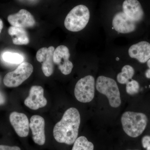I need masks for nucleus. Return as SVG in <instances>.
Returning <instances> with one entry per match:
<instances>
[{"label":"nucleus","mask_w":150,"mask_h":150,"mask_svg":"<svg viewBox=\"0 0 150 150\" xmlns=\"http://www.w3.org/2000/svg\"><path fill=\"white\" fill-rule=\"evenodd\" d=\"M70 56L69 48L64 45L58 46L54 51V64L58 65L59 69L63 74H69L74 67L73 63L69 60Z\"/></svg>","instance_id":"0eeeda50"},{"label":"nucleus","mask_w":150,"mask_h":150,"mask_svg":"<svg viewBox=\"0 0 150 150\" xmlns=\"http://www.w3.org/2000/svg\"><path fill=\"white\" fill-rule=\"evenodd\" d=\"M47 103L43 88L39 86H32L30 90L29 96L25 100V106L32 110H36L46 106Z\"/></svg>","instance_id":"1a4fd4ad"},{"label":"nucleus","mask_w":150,"mask_h":150,"mask_svg":"<svg viewBox=\"0 0 150 150\" xmlns=\"http://www.w3.org/2000/svg\"><path fill=\"white\" fill-rule=\"evenodd\" d=\"M55 48L51 46L48 48L43 47L36 53L37 61L42 64V71L46 76L52 75L54 71V54Z\"/></svg>","instance_id":"6e6552de"},{"label":"nucleus","mask_w":150,"mask_h":150,"mask_svg":"<svg viewBox=\"0 0 150 150\" xmlns=\"http://www.w3.org/2000/svg\"><path fill=\"white\" fill-rule=\"evenodd\" d=\"M8 33L12 38L13 44L23 45L29 43V36L25 28L11 26L8 28Z\"/></svg>","instance_id":"dca6fc26"},{"label":"nucleus","mask_w":150,"mask_h":150,"mask_svg":"<svg viewBox=\"0 0 150 150\" xmlns=\"http://www.w3.org/2000/svg\"><path fill=\"white\" fill-rule=\"evenodd\" d=\"M145 76H146V77L148 78V79H150V69H148V70H146V71L145 73Z\"/></svg>","instance_id":"b1692460"},{"label":"nucleus","mask_w":150,"mask_h":150,"mask_svg":"<svg viewBox=\"0 0 150 150\" xmlns=\"http://www.w3.org/2000/svg\"><path fill=\"white\" fill-rule=\"evenodd\" d=\"M96 88L107 97L111 107L117 108L121 103L120 93L115 81L111 78L100 76L96 81Z\"/></svg>","instance_id":"20e7f679"},{"label":"nucleus","mask_w":150,"mask_h":150,"mask_svg":"<svg viewBox=\"0 0 150 150\" xmlns=\"http://www.w3.org/2000/svg\"><path fill=\"white\" fill-rule=\"evenodd\" d=\"M134 73L133 67L129 65H126L122 68L121 72L117 75V81L120 83L126 84L134 76Z\"/></svg>","instance_id":"f3484780"},{"label":"nucleus","mask_w":150,"mask_h":150,"mask_svg":"<svg viewBox=\"0 0 150 150\" xmlns=\"http://www.w3.org/2000/svg\"><path fill=\"white\" fill-rule=\"evenodd\" d=\"M2 57L4 61L11 64H21L24 60L23 56L21 54L8 51L3 53Z\"/></svg>","instance_id":"6ab92c4d"},{"label":"nucleus","mask_w":150,"mask_h":150,"mask_svg":"<svg viewBox=\"0 0 150 150\" xmlns=\"http://www.w3.org/2000/svg\"><path fill=\"white\" fill-rule=\"evenodd\" d=\"M3 28V22L2 20L0 18V34Z\"/></svg>","instance_id":"393cba45"},{"label":"nucleus","mask_w":150,"mask_h":150,"mask_svg":"<svg viewBox=\"0 0 150 150\" xmlns=\"http://www.w3.org/2000/svg\"><path fill=\"white\" fill-rule=\"evenodd\" d=\"M45 125V120L40 115H33L30 118L29 127L32 131L33 139L40 146L44 145L46 142Z\"/></svg>","instance_id":"9d476101"},{"label":"nucleus","mask_w":150,"mask_h":150,"mask_svg":"<svg viewBox=\"0 0 150 150\" xmlns=\"http://www.w3.org/2000/svg\"><path fill=\"white\" fill-rule=\"evenodd\" d=\"M112 25L116 31L121 33L133 32L137 27V23L129 18L123 12L118 13L114 16Z\"/></svg>","instance_id":"ddd939ff"},{"label":"nucleus","mask_w":150,"mask_h":150,"mask_svg":"<svg viewBox=\"0 0 150 150\" xmlns=\"http://www.w3.org/2000/svg\"><path fill=\"white\" fill-rule=\"evenodd\" d=\"M33 68L28 62H23L13 71L5 76L4 83L8 87H16L21 85L32 74Z\"/></svg>","instance_id":"39448f33"},{"label":"nucleus","mask_w":150,"mask_h":150,"mask_svg":"<svg viewBox=\"0 0 150 150\" xmlns=\"http://www.w3.org/2000/svg\"><path fill=\"white\" fill-rule=\"evenodd\" d=\"M80 123L79 110L73 107L67 109L61 121L54 126L53 130L54 139L59 143L73 144L78 138Z\"/></svg>","instance_id":"f257e3e1"},{"label":"nucleus","mask_w":150,"mask_h":150,"mask_svg":"<svg viewBox=\"0 0 150 150\" xmlns=\"http://www.w3.org/2000/svg\"><path fill=\"white\" fill-rule=\"evenodd\" d=\"M0 150H21L20 148L17 146H10L6 145H0Z\"/></svg>","instance_id":"4be33fe9"},{"label":"nucleus","mask_w":150,"mask_h":150,"mask_svg":"<svg viewBox=\"0 0 150 150\" xmlns=\"http://www.w3.org/2000/svg\"><path fill=\"white\" fill-rule=\"evenodd\" d=\"M8 21L12 26L28 28L33 27L35 21L33 16L26 10L22 9L18 12L10 15L8 17Z\"/></svg>","instance_id":"9b49d317"},{"label":"nucleus","mask_w":150,"mask_h":150,"mask_svg":"<svg viewBox=\"0 0 150 150\" xmlns=\"http://www.w3.org/2000/svg\"><path fill=\"white\" fill-rule=\"evenodd\" d=\"M94 145L86 137L78 138L74 144L72 150H93Z\"/></svg>","instance_id":"a211bd4d"},{"label":"nucleus","mask_w":150,"mask_h":150,"mask_svg":"<svg viewBox=\"0 0 150 150\" xmlns=\"http://www.w3.org/2000/svg\"><path fill=\"white\" fill-rule=\"evenodd\" d=\"M147 65L149 67V69H150V59L147 61Z\"/></svg>","instance_id":"a878e982"},{"label":"nucleus","mask_w":150,"mask_h":150,"mask_svg":"<svg viewBox=\"0 0 150 150\" xmlns=\"http://www.w3.org/2000/svg\"><path fill=\"white\" fill-rule=\"evenodd\" d=\"M95 86V79L93 76L89 75L82 78L75 86V97L81 103L91 102L94 97Z\"/></svg>","instance_id":"423d86ee"},{"label":"nucleus","mask_w":150,"mask_h":150,"mask_svg":"<svg viewBox=\"0 0 150 150\" xmlns=\"http://www.w3.org/2000/svg\"><path fill=\"white\" fill-rule=\"evenodd\" d=\"M5 102V98L1 93L0 92V105L4 103Z\"/></svg>","instance_id":"5701e85b"},{"label":"nucleus","mask_w":150,"mask_h":150,"mask_svg":"<svg viewBox=\"0 0 150 150\" xmlns=\"http://www.w3.org/2000/svg\"><path fill=\"white\" fill-rule=\"evenodd\" d=\"M123 12L136 23L139 22L144 17V11L138 0H125L123 4Z\"/></svg>","instance_id":"4468645a"},{"label":"nucleus","mask_w":150,"mask_h":150,"mask_svg":"<svg viewBox=\"0 0 150 150\" xmlns=\"http://www.w3.org/2000/svg\"><path fill=\"white\" fill-rule=\"evenodd\" d=\"M10 121L19 137H25L29 134V123L27 116L23 113L13 112L9 116Z\"/></svg>","instance_id":"f8f14e48"},{"label":"nucleus","mask_w":150,"mask_h":150,"mask_svg":"<svg viewBox=\"0 0 150 150\" xmlns=\"http://www.w3.org/2000/svg\"><path fill=\"white\" fill-rule=\"evenodd\" d=\"M129 54L140 63H146L150 59V43L143 41L134 44L129 48Z\"/></svg>","instance_id":"2eb2a0df"},{"label":"nucleus","mask_w":150,"mask_h":150,"mask_svg":"<svg viewBox=\"0 0 150 150\" xmlns=\"http://www.w3.org/2000/svg\"><path fill=\"white\" fill-rule=\"evenodd\" d=\"M90 11L83 5L75 6L67 15L64 21L66 28L72 32H78L84 29L89 21Z\"/></svg>","instance_id":"7ed1b4c3"},{"label":"nucleus","mask_w":150,"mask_h":150,"mask_svg":"<svg viewBox=\"0 0 150 150\" xmlns=\"http://www.w3.org/2000/svg\"><path fill=\"white\" fill-rule=\"evenodd\" d=\"M142 144L143 147L146 150H150V136H144L142 139Z\"/></svg>","instance_id":"412c9836"},{"label":"nucleus","mask_w":150,"mask_h":150,"mask_svg":"<svg viewBox=\"0 0 150 150\" xmlns=\"http://www.w3.org/2000/svg\"><path fill=\"white\" fill-rule=\"evenodd\" d=\"M148 121L146 115L142 112L126 111L122 114L121 118L123 131L133 138L139 137L143 133Z\"/></svg>","instance_id":"f03ea898"},{"label":"nucleus","mask_w":150,"mask_h":150,"mask_svg":"<svg viewBox=\"0 0 150 150\" xmlns=\"http://www.w3.org/2000/svg\"><path fill=\"white\" fill-rule=\"evenodd\" d=\"M126 91L130 95H134L139 92L140 86L137 81L131 79L126 84Z\"/></svg>","instance_id":"aec40b11"}]
</instances>
